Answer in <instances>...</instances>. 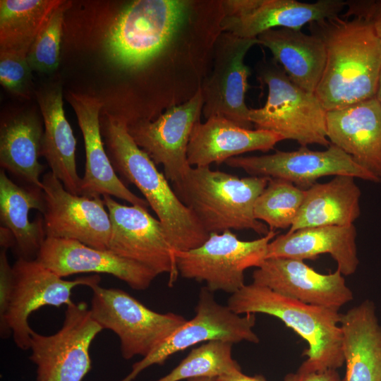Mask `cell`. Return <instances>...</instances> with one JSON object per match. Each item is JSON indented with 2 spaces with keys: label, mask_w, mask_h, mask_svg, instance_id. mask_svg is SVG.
Returning a JSON list of instances; mask_svg holds the SVG:
<instances>
[{
  "label": "cell",
  "mask_w": 381,
  "mask_h": 381,
  "mask_svg": "<svg viewBox=\"0 0 381 381\" xmlns=\"http://www.w3.org/2000/svg\"><path fill=\"white\" fill-rule=\"evenodd\" d=\"M323 41L326 61L315 94L326 111L375 97L381 73V42L366 20L338 16L309 24Z\"/></svg>",
  "instance_id": "6da1fadb"
},
{
  "label": "cell",
  "mask_w": 381,
  "mask_h": 381,
  "mask_svg": "<svg viewBox=\"0 0 381 381\" xmlns=\"http://www.w3.org/2000/svg\"><path fill=\"white\" fill-rule=\"evenodd\" d=\"M104 133L108 155L115 171L143 193L174 248L186 251L202 245L210 234L179 200L165 175L135 143L128 131V121L108 115Z\"/></svg>",
  "instance_id": "7a4b0ae2"
},
{
  "label": "cell",
  "mask_w": 381,
  "mask_h": 381,
  "mask_svg": "<svg viewBox=\"0 0 381 381\" xmlns=\"http://www.w3.org/2000/svg\"><path fill=\"white\" fill-rule=\"evenodd\" d=\"M269 180L190 167L172 188L207 234L246 229L265 236L270 229L255 217L254 205Z\"/></svg>",
  "instance_id": "3957f363"
},
{
  "label": "cell",
  "mask_w": 381,
  "mask_h": 381,
  "mask_svg": "<svg viewBox=\"0 0 381 381\" xmlns=\"http://www.w3.org/2000/svg\"><path fill=\"white\" fill-rule=\"evenodd\" d=\"M228 307L239 315L263 313L282 320L308 343L300 367L315 371L337 370L344 363L339 310L284 296L252 282L231 294Z\"/></svg>",
  "instance_id": "277c9868"
},
{
  "label": "cell",
  "mask_w": 381,
  "mask_h": 381,
  "mask_svg": "<svg viewBox=\"0 0 381 381\" xmlns=\"http://www.w3.org/2000/svg\"><path fill=\"white\" fill-rule=\"evenodd\" d=\"M256 73L267 86L268 95L262 107L249 110L255 129L272 131L301 146L328 147L327 111L316 95L293 83L273 58L259 61Z\"/></svg>",
  "instance_id": "5b68a950"
},
{
  "label": "cell",
  "mask_w": 381,
  "mask_h": 381,
  "mask_svg": "<svg viewBox=\"0 0 381 381\" xmlns=\"http://www.w3.org/2000/svg\"><path fill=\"white\" fill-rule=\"evenodd\" d=\"M189 1L136 0L125 6L106 40L111 61L135 71L147 66L169 44L185 20Z\"/></svg>",
  "instance_id": "8992f818"
},
{
  "label": "cell",
  "mask_w": 381,
  "mask_h": 381,
  "mask_svg": "<svg viewBox=\"0 0 381 381\" xmlns=\"http://www.w3.org/2000/svg\"><path fill=\"white\" fill-rule=\"evenodd\" d=\"M90 289L93 319L118 336L126 360L147 356L187 321L179 314L155 312L121 289L99 284Z\"/></svg>",
  "instance_id": "52a82bcc"
},
{
  "label": "cell",
  "mask_w": 381,
  "mask_h": 381,
  "mask_svg": "<svg viewBox=\"0 0 381 381\" xmlns=\"http://www.w3.org/2000/svg\"><path fill=\"white\" fill-rule=\"evenodd\" d=\"M277 234L270 230L258 239L242 241L230 230L210 234L200 246L175 252L179 274L205 282L213 293L222 291L233 294L245 285V270L258 267L266 259L268 244Z\"/></svg>",
  "instance_id": "ba28073f"
},
{
  "label": "cell",
  "mask_w": 381,
  "mask_h": 381,
  "mask_svg": "<svg viewBox=\"0 0 381 381\" xmlns=\"http://www.w3.org/2000/svg\"><path fill=\"white\" fill-rule=\"evenodd\" d=\"M102 329L85 302H73L56 333L32 331L30 359L37 367V381H82L91 368V343Z\"/></svg>",
  "instance_id": "9c48e42d"
},
{
  "label": "cell",
  "mask_w": 381,
  "mask_h": 381,
  "mask_svg": "<svg viewBox=\"0 0 381 381\" xmlns=\"http://www.w3.org/2000/svg\"><path fill=\"white\" fill-rule=\"evenodd\" d=\"M13 288L4 321L0 324L1 336L11 333L16 345L30 349L33 331L28 325L30 314L45 306L60 307L72 303V290L77 286L92 287L100 277H83L64 280L36 260L18 258L12 266Z\"/></svg>",
  "instance_id": "30bf717a"
},
{
  "label": "cell",
  "mask_w": 381,
  "mask_h": 381,
  "mask_svg": "<svg viewBox=\"0 0 381 381\" xmlns=\"http://www.w3.org/2000/svg\"><path fill=\"white\" fill-rule=\"evenodd\" d=\"M255 314L239 315L228 306L217 302L213 292L205 286L199 294L195 314L175 331L156 350L132 365L131 373L121 381H132L147 368L162 365L171 356L197 344L221 340L236 344L243 341L258 344L255 333Z\"/></svg>",
  "instance_id": "8fae6325"
},
{
  "label": "cell",
  "mask_w": 381,
  "mask_h": 381,
  "mask_svg": "<svg viewBox=\"0 0 381 381\" xmlns=\"http://www.w3.org/2000/svg\"><path fill=\"white\" fill-rule=\"evenodd\" d=\"M103 201L111 221L109 250L138 262L158 275L169 274V285L177 280L179 272L175 252L158 219L138 205L119 203L111 195H104Z\"/></svg>",
  "instance_id": "7c38bea8"
},
{
  "label": "cell",
  "mask_w": 381,
  "mask_h": 381,
  "mask_svg": "<svg viewBox=\"0 0 381 381\" xmlns=\"http://www.w3.org/2000/svg\"><path fill=\"white\" fill-rule=\"evenodd\" d=\"M225 163L252 176L288 181L303 190H307L320 178L327 176L346 175L370 182H381L332 144L322 151L301 146L298 150L289 152L277 150L265 155L237 156Z\"/></svg>",
  "instance_id": "4fadbf2b"
},
{
  "label": "cell",
  "mask_w": 381,
  "mask_h": 381,
  "mask_svg": "<svg viewBox=\"0 0 381 381\" xmlns=\"http://www.w3.org/2000/svg\"><path fill=\"white\" fill-rule=\"evenodd\" d=\"M46 237L78 241L99 250H109L111 221L99 197L68 191L52 171L43 175Z\"/></svg>",
  "instance_id": "5bb4252c"
},
{
  "label": "cell",
  "mask_w": 381,
  "mask_h": 381,
  "mask_svg": "<svg viewBox=\"0 0 381 381\" xmlns=\"http://www.w3.org/2000/svg\"><path fill=\"white\" fill-rule=\"evenodd\" d=\"M202 107L199 88L187 102L171 107L153 121L141 119L128 123L135 143L155 164L163 166L166 178L172 183L179 181L190 167L188 145Z\"/></svg>",
  "instance_id": "9a60e30c"
},
{
  "label": "cell",
  "mask_w": 381,
  "mask_h": 381,
  "mask_svg": "<svg viewBox=\"0 0 381 381\" xmlns=\"http://www.w3.org/2000/svg\"><path fill=\"white\" fill-rule=\"evenodd\" d=\"M256 44L257 38H243L226 32L218 37L212 73L200 88L206 119L221 116L240 127L252 129L250 109L245 103L250 70L244 58Z\"/></svg>",
  "instance_id": "2e32d148"
},
{
  "label": "cell",
  "mask_w": 381,
  "mask_h": 381,
  "mask_svg": "<svg viewBox=\"0 0 381 381\" xmlns=\"http://www.w3.org/2000/svg\"><path fill=\"white\" fill-rule=\"evenodd\" d=\"M220 27L243 38H257L271 29L301 30L306 24L334 18L346 8L344 0H226Z\"/></svg>",
  "instance_id": "e0dca14e"
},
{
  "label": "cell",
  "mask_w": 381,
  "mask_h": 381,
  "mask_svg": "<svg viewBox=\"0 0 381 381\" xmlns=\"http://www.w3.org/2000/svg\"><path fill=\"white\" fill-rule=\"evenodd\" d=\"M252 278L254 284L310 305L339 310L353 299L339 270L321 274L301 260L266 258L253 271Z\"/></svg>",
  "instance_id": "ac0fdd59"
},
{
  "label": "cell",
  "mask_w": 381,
  "mask_h": 381,
  "mask_svg": "<svg viewBox=\"0 0 381 381\" xmlns=\"http://www.w3.org/2000/svg\"><path fill=\"white\" fill-rule=\"evenodd\" d=\"M36 260L61 278L79 273H105L135 290L147 289L158 276L151 269L109 250L96 249L72 239L47 237Z\"/></svg>",
  "instance_id": "d6986e66"
},
{
  "label": "cell",
  "mask_w": 381,
  "mask_h": 381,
  "mask_svg": "<svg viewBox=\"0 0 381 381\" xmlns=\"http://www.w3.org/2000/svg\"><path fill=\"white\" fill-rule=\"evenodd\" d=\"M71 104L83 133L85 170L81 181V195L90 198L109 195L147 208L149 204L131 192L116 175L102 140L99 112L102 103L95 97L70 93Z\"/></svg>",
  "instance_id": "ffe728a7"
},
{
  "label": "cell",
  "mask_w": 381,
  "mask_h": 381,
  "mask_svg": "<svg viewBox=\"0 0 381 381\" xmlns=\"http://www.w3.org/2000/svg\"><path fill=\"white\" fill-rule=\"evenodd\" d=\"M326 124L330 143L381 181V106L376 97L327 111Z\"/></svg>",
  "instance_id": "44dd1931"
},
{
  "label": "cell",
  "mask_w": 381,
  "mask_h": 381,
  "mask_svg": "<svg viewBox=\"0 0 381 381\" xmlns=\"http://www.w3.org/2000/svg\"><path fill=\"white\" fill-rule=\"evenodd\" d=\"M283 140L272 131L244 128L223 116H212L195 125L188 145V162L192 167L219 164L246 152H267Z\"/></svg>",
  "instance_id": "7402d4cb"
},
{
  "label": "cell",
  "mask_w": 381,
  "mask_h": 381,
  "mask_svg": "<svg viewBox=\"0 0 381 381\" xmlns=\"http://www.w3.org/2000/svg\"><path fill=\"white\" fill-rule=\"evenodd\" d=\"M354 224L325 226L301 229L277 236L267 246L266 258H289L313 260L320 254L328 253L344 276L356 272L359 260Z\"/></svg>",
  "instance_id": "603a6c76"
},
{
  "label": "cell",
  "mask_w": 381,
  "mask_h": 381,
  "mask_svg": "<svg viewBox=\"0 0 381 381\" xmlns=\"http://www.w3.org/2000/svg\"><path fill=\"white\" fill-rule=\"evenodd\" d=\"M343 381H381V325L370 300L341 314Z\"/></svg>",
  "instance_id": "cb8c5ba5"
},
{
  "label": "cell",
  "mask_w": 381,
  "mask_h": 381,
  "mask_svg": "<svg viewBox=\"0 0 381 381\" xmlns=\"http://www.w3.org/2000/svg\"><path fill=\"white\" fill-rule=\"evenodd\" d=\"M257 39L258 44L270 50L273 59L293 83L315 93L326 61L325 44L319 36L301 30L276 28L261 33Z\"/></svg>",
  "instance_id": "d4e9b609"
},
{
  "label": "cell",
  "mask_w": 381,
  "mask_h": 381,
  "mask_svg": "<svg viewBox=\"0 0 381 381\" xmlns=\"http://www.w3.org/2000/svg\"><path fill=\"white\" fill-rule=\"evenodd\" d=\"M351 176L339 175L325 183H315L306 190L298 214L290 227L301 229L353 224L361 214V191Z\"/></svg>",
  "instance_id": "484cf974"
},
{
  "label": "cell",
  "mask_w": 381,
  "mask_h": 381,
  "mask_svg": "<svg viewBox=\"0 0 381 381\" xmlns=\"http://www.w3.org/2000/svg\"><path fill=\"white\" fill-rule=\"evenodd\" d=\"M38 102L44 125L42 155L64 188L81 195L82 178L78 174L75 162L76 140L64 114L61 88L40 93Z\"/></svg>",
  "instance_id": "4316f807"
},
{
  "label": "cell",
  "mask_w": 381,
  "mask_h": 381,
  "mask_svg": "<svg viewBox=\"0 0 381 381\" xmlns=\"http://www.w3.org/2000/svg\"><path fill=\"white\" fill-rule=\"evenodd\" d=\"M32 209L44 212L45 205L42 189L20 186L0 172V219L1 226L8 229L16 243L19 258L36 260L45 240L44 219L37 217L29 221Z\"/></svg>",
  "instance_id": "83f0119b"
},
{
  "label": "cell",
  "mask_w": 381,
  "mask_h": 381,
  "mask_svg": "<svg viewBox=\"0 0 381 381\" xmlns=\"http://www.w3.org/2000/svg\"><path fill=\"white\" fill-rule=\"evenodd\" d=\"M44 131L37 118L18 116L3 124L0 131V164L27 186L42 190L40 163Z\"/></svg>",
  "instance_id": "f1b7e54d"
},
{
  "label": "cell",
  "mask_w": 381,
  "mask_h": 381,
  "mask_svg": "<svg viewBox=\"0 0 381 381\" xmlns=\"http://www.w3.org/2000/svg\"><path fill=\"white\" fill-rule=\"evenodd\" d=\"M64 1L1 0L0 52L27 56L52 13Z\"/></svg>",
  "instance_id": "f546056e"
},
{
  "label": "cell",
  "mask_w": 381,
  "mask_h": 381,
  "mask_svg": "<svg viewBox=\"0 0 381 381\" xmlns=\"http://www.w3.org/2000/svg\"><path fill=\"white\" fill-rule=\"evenodd\" d=\"M234 344L221 340L202 343L169 373L155 381H181L195 377L217 378L241 370L232 358Z\"/></svg>",
  "instance_id": "4dcf8cb0"
},
{
  "label": "cell",
  "mask_w": 381,
  "mask_h": 381,
  "mask_svg": "<svg viewBox=\"0 0 381 381\" xmlns=\"http://www.w3.org/2000/svg\"><path fill=\"white\" fill-rule=\"evenodd\" d=\"M306 195L303 190L292 183L276 178H270L268 183L257 198L254 216L265 222L270 230L289 228L294 224Z\"/></svg>",
  "instance_id": "1f68e13d"
},
{
  "label": "cell",
  "mask_w": 381,
  "mask_h": 381,
  "mask_svg": "<svg viewBox=\"0 0 381 381\" xmlns=\"http://www.w3.org/2000/svg\"><path fill=\"white\" fill-rule=\"evenodd\" d=\"M70 6L64 1L52 14L38 35L27 55L32 71L49 73L54 71L59 63L64 11Z\"/></svg>",
  "instance_id": "d6a6232c"
},
{
  "label": "cell",
  "mask_w": 381,
  "mask_h": 381,
  "mask_svg": "<svg viewBox=\"0 0 381 381\" xmlns=\"http://www.w3.org/2000/svg\"><path fill=\"white\" fill-rule=\"evenodd\" d=\"M32 71L26 56L0 52V82L8 91L25 96L31 84Z\"/></svg>",
  "instance_id": "836d02e7"
},
{
  "label": "cell",
  "mask_w": 381,
  "mask_h": 381,
  "mask_svg": "<svg viewBox=\"0 0 381 381\" xmlns=\"http://www.w3.org/2000/svg\"><path fill=\"white\" fill-rule=\"evenodd\" d=\"M346 8L343 17H357L366 20L381 42V0H348Z\"/></svg>",
  "instance_id": "e575fe53"
},
{
  "label": "cell",
  "mask_w": 381,
  "mask_h": 381,
  "mask_svg": "<svg viewBox=\"0 0 381 381\" xmlns=\"http://www.w3.org/2000/svg\"><path fill=\"white\" fill-rule=\"evenodd\" d=\"M13 288V267L9 265L6 249L0 253V324L3 323Z\"/></svg>",
  "instance_id": "d590c367"
},
{
  "label": "cell",
  "mask_w": 381,
  "mask_h": 381,
  "mask_svg": "<svg viewBox=\"0 0 381 381\" xmlns=\"http://www.w3.org/2000/svg\"><path fill=\"white\" fill-rule=\"evenodd\" d=\"M284 381H343L337 370H309L301 367L295 373H288Z\"/></svg>",
  "instance_id": "8d00e7d4"
},
{
  "label": "cell",
  "mask_w": 381,
  "mask_h": 381,
  "mask_svg": "<svg viewBox=\"0 0 381 381\" xmlns=\"http://www.w3.org/2000/svg\"><path fill=\"white\" fill-rule=\"evenodd\" d=\"M216 381H267L262 375L249 376L243 374L241 370H238L231 374L220 376Z\"/></svg>",
  "instance_id": "74e56055"
},
{
  "label": "cell",
  "mask_w": 381,
  "mask_h": 381,
  "mask_svg": "<svg viewBox=\"0 0 381 381\" xmlns=\"http://www.w3.org/2000/svg\"><path fill=\"white\" fill-rule=\"evenodd\" d=\"M375 97H376V99H377V101L379 102V103H380V104L381 106V73H380V78H379V81H378V85H377V92H376Z\"/></svg>",
  "instance_id": "f35d334b"
},
{
  "label": "cell",
  "mask_w": 381,
  "mask_h": 381,
  "mask_svg": "<svg viewBox=\"0 0 381 381\" xmlns=\"http://www.w3.org/2000/svg\"><path fill=\"white\" fill-rule=\"evenodd\" d=\"M187 381H216V378L212 377H195L187 380Z\"/></svg>",
  "instance_id": "ab89813d"
}]
</instances>
